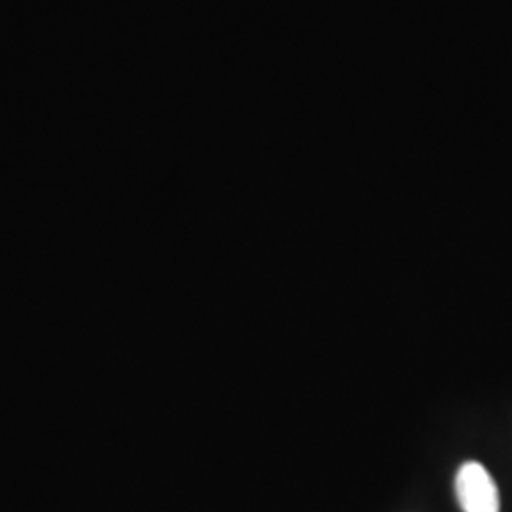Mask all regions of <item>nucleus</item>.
<instances>
[{
  "label": "nucleus",
  "instance_id": "nucleus-1",
  "mask_svg": "<svg viewBox=\"0 0 512 512\" xmlns=\"http://www.w3.org/2000/svg\"><path fill=\"white\" fill-rule=\"evenodd\" d=\"M456 495L463 512H499V490L488 469L476 461L461 465Z\"/></svg>",
  "mask_w": 512,
  "mask_h": 512
}]
</instances>
